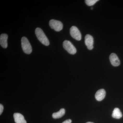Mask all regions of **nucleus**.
Returning <instances> with one entry per match:
<instances>
[{
    "mask_svg": "<svg viewBox=\"0 0 123 123\" xmlns=\"http://www.w3.org/2000/svg\"><path fill=\"white\" fill-rule=\"evenodd\" d=\"M91 9H93V8H91Z\"/></svg>",
    "mask_w": 123,
    "mask_h": 123,
    "instance_id": "nucleus-17",
    "label": "nucleus"
},
{
    "mask_svg": "<svg viewBox=\"0 0 123 123\" xmlns=\"http://www.w3.org/2000/svg\"><path fill=\"white\" fill-rule=\"evenodd\" d=\"M98 1V0H86L85 1L86 5L89 6H92Z\"/></svg>",
    "mask_w": 123,
    "mask_h": 123,
    "instance_id": "nucleus-13",
    "label": "nucleus"
},
{
    "mask_svg": "<svg viewBox=\"0 0 123 123\" xmlns=\"http://www.w3.org/2000/svg\"><path fill=\"white\" fill-rule=\"evenodd\" d=\"M4 110V107L2 104H0V115H1Z\"/></svg>",
    "mask_w": 123,
    "mask_h": 123,
    "instance_id": "nucleus-14",
    "label": "nucleus"
},
{
    "mask_svg": "<svg viewBox=\"0 0 123 123\" xmlns=\"http://www.w3.org/2000/svg\"><path fill=\"white\" fill-rule=\"evenodd\" d=\"M65 110L64 108H62L59 111L53 113L52 117L54 119H58L61 118L65 114Z\"/></svg>",
    "mask_w": 123,
    "mask_h": 123,
    "instance_id": "nucleus-12",
    "label": "nucleus"
},
{
    "mask_svg": "<svg viewBox=\"0 0 123 123\" xmlns=\"http://www.w3.org/2000/svg\"><path fill=\"white\" fill-rule=\"evenodd\" d=\"M112 116L114 118L119 119L122 117L123 115L120 110L118 108H116L114 109L112 112Z\"/></svg>",
    "mask_w": 123,
    "mask_h": 123,
    "instance_id": "nucleus-11",
    "label": "nucleus"
},
{
    "mask_svg": "<svg viewBox=\"0 0 123 123\" xmlns=\"http://www.w3.org/2000/svg\"><path fill=\"white\" fill-rule=\"evenodd\" d=\"M106 91L104 89L98 91L95 95V98L97 101H100L104 99L106 96Z\"/></svg>",
    "mask_w": 123,
    "mask_h": 123,
    "instance_id": "nucleus-8",
    "label": "nucleus"
},
{
    "mask_svg": "<svg viewBox=\"0 0 123 123\" xmlns=\"http://www.w3.org/2000/svg\"><path fill=\"white\" fill-rule=\"evenodd\" d=\"M110 60L111 63L113 66H118L120 64V61L117 55L115 53H112L110 56Z\"/></svg>",
    "mask_w": 123,
    "mask_h": 123,
    "instance_id": "nucleus-7",
    "label": "nucleus"
},
{
    "mask_svg": "<svg viewBox=\"0 0 123 123\" xmlns=\"http://www.w3.org/2000/svg\"><path fill=\"white\" fill-rule=\"evenodd\" d=\"M64 48L69 54L75 55L77 52V50L75 46L68 40H65L63 43Z\"/></svg>",
    "mask_w": 123,
    "mask_h": 123,
    "instance_id": "nucleus-3",
    "label": "nucleus"
},
{
    "mask_svg": "<svg viewBox=\"0 0 123 123\" xmlns=\"http://www.w3.org/2000/svg\"><path fill=\"white\" fill-rule=\"evenodd\" d=\"M13 117L14 121L16 123H27L24 116L20 113H14Z\"/></svg>",
    "mask_w": 123,
    "mask_h": 123,
    "instance_id": "nucleus-9",
    "label": "nucleus"
},
{
    "mask_svg": "<svg viewBox=\"0 0 123 123\" xmlns=\"http://www.w3.org/2000/svg\"><path fill=\"white\" fill-rule=\"evenodd\" d=\"M22 47L24 53L30 54L32 51L31 45L29 40L26 37H22L21 39Z\"/></svg>",
    "mask_w": 123,
    "mask_h": 123,
    "instance_id": "nucleus-2",
    "label": "nucleus"
},
{
    "mask_svg": "<svg viewBox=\"0 0 123 123\" xmlns=\"http://www.w3.org/2000/svg\"><path fill=\"white\" fill-rule=\"evenodd\" d=\"M49 25L51 28L56 31H61L63 28V24L60 21L52 19L50 20Z\"/></svg>",
    "mask_w": 123,
    "mask_h": 123,
    "instance_id": "nucleus-4",
    "label": "nucleus"
},
{
    "mask_svg": "<svg viewBox=\"0 0 123 123\" xmlns=\"http://www.w3.org/2000/svg\"><path fill=\"white\" fill-rule=\"evenodd\" d=\"M85 43L87 48L89 50L93 48L94 39L92 36L87 34L85 37Z\"/></svg>",
    "mask_w": 123,
    "mask_h": 123,
    "instance_id": "nucleus-6",
    "label": "nucleus"
},
{
    "mask_svg": "<svg viewBox=\"0 0 123 123\" xmlns=\"http://www.w3.org/2000/svg\"><path fill=\"white\" fill-rule=\"evenodd\" d=\"M70 35L74 39L80 41L81 39V35L78 29L75 26H72L70 29Z\"/></svg>",
    "mask_w": 123,
    "mask_h": 123,
    "instance_id": "nucleus-5",
    "label": "nucleus"
},
{
    "mask_svg": "<svg viewBox=\"0 0 123 123\" xmlns=\"http://www.w3.org/2000/svg\"><path fill=\"white\" fill-rule=\"evenodd\" d=\"M8 35L6 34H2L0 36V44L3 48H6L8 47Z\"/></svg>",
    "mask_w": 123,
    "mask_h": 123,
    "instance_id": "nucleus-10",
    "label": "nucleus"
},
{
    "mask_svg": "<svg viewBox=\"0 0 123 123\" xmlns=\"http://www.w3.org/2000/svg\"><path fill=\"white\" fill-rule=\"evenodd\" d=\"M35 33L38 39L42 44L46 46H48L49 45V40L42 29L39 27L36 28Z\"/></svg>",
    "mask_w": 123,
    "mask_h": 123,
    "instance_id": "nucleus-1",
    "label": "nucleus"
},
{
    "mask_svg": "<svg viewBox=\"0 0 123 123\" xmlns=\"http://www.w3.org/2000/svg\"><path fill=\"white\" fill-rule=\"evenodd\" d=\"M92 123V122H87V123Z\"/></svg>",
    "mask_w": 123,
    "mask_h": 123,
    "instance_id": "nucleus-16",
    "label": "nucleus"
},
{
    "mask_svg": "<svg viewBox=\"0 0 123 123\" xmlns=\"http://www.w3.org/2000/svg\"><path fill=\"white\" fill-rule=\"evenodd\" d=\"M72 123V120L70 119H69L66 120L64 121L62 123Z\"/></svg>",
    "mask_w": 123,
    "mask_h": 123,
    "instance_id": "nucleus-15",
    "label": "nucleus"
}]
</instances>
